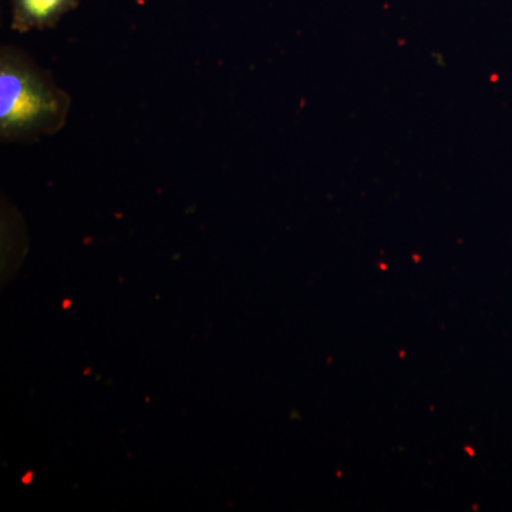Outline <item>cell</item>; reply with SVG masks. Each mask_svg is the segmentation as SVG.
<instances>
[{"instance_id":"1","label":"cell","mask_w":512,"mask_h":512,"mask_svg":"<svg viewBox=\"0 0 512 512\" xmlns=\"http://www.w3.org/2000/svg\"><path fill=\"white\" fill-rule=\"evenodd\" d=\"M69 94L60 89L18 47L0 52V137L33 141L62 130L70 110Z\"/></svg>"},{"instance_id":"2","label":"cell","mask_w":512,"mask_h":512,"mask_svg":"<svg viewBox=\"0 0 512 512\" xmlns=\"http://www.w3.org/2000/svg\"><path fill=\"white\" fill-rule=\"evenodd\" d=\"M12 29L19 33L55 28L60 19L79 6L80 0H10Z\"/></svg>"}]
</instances>
